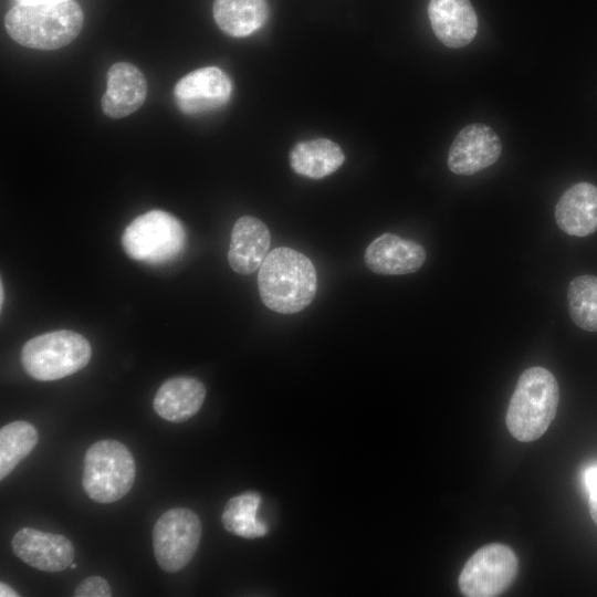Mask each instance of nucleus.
I'll use <instances>...</instances> for the list:
<instances>
[{
    "label": "nucleus",
    "instance_id": "5701e85b",
    "mask_svg": "<svg viewBox=\"0 0 597 597\" xmlns=\"http://www.w3.org/2000/svg\"><path fill=\"white\" fill-rule=\"evenodd\" d=\"M75 597H109L112 588L101 576H90L80 583L73 594Z\"/></svg>",
    "mask_w": 597,
    "mask_h": 597
},
{
    "label": "nucleus",
    "instance_id": "423d86ee",
    "mask_svg": "<svg viewBox=\"0 0 597 597\" xmlns=\"http://www.w3.org/2000/svg\"><path fill=\"white\" fill-rule=\"evenodd\" d=\"M121 242L129 258L153 265L165 264L182 252L186 231L171 213L150 210L125 228Z\"/></svg>",
    "mask_w": 597,
    "mask_h": 597
},
{
    "label": "nucleus",
    "instance_id": "20e7f679",
    "mask_svg": "<svg viewBox=\"0 0 597 597\" xmlns=\"http://www.w3.org/2000/svg\"><path fill=\"white\" fill-rule=\"evenodd\" d=\"M91 356V345L84 336L60 329L29 339L21 349V364L32 378L50 381L81 370Z\"/></svg>",
    "mask_w": 597,
    "mask_h": 597
},
{
    "label": "nucleus",
    "instance_id": "39448f33",
    "mask_svg": "<svg viewBox=\"0 0 597 597\" xmlns=\"http://www.w3.org/2000/svg\"><path fill=\"white\" fill-rule=\"evenodd\" d=\"M136 467L130 451L116 440L93 443L84 457L82 484L88 498L97 503H113L132 489Z\"/></svg>",
    "mask_w": 597,
    "mask_h": 597
},
{
    "label": "nucleus",
    "instance_id": "0eeeda50",
    "mask_svg": "<svg viewBox=\"0 0 597 597\" xmlns=\"http://www.w3.org/2000/svg\"><path fill=\"white\" fill-rule=\"evenodd\" d=\"M201 537L198 515L186 507L163 513L154 525L153 547L159 567L167 573L182 569L193 557Z\"/></svg>",
    "mask_w": 597,
    "mask_h": 597
},
{
    "label": "nucleus",
    "instance_id": "dca6fc26",
    "mask_svg": "<svg viewBox=\"0 0 597 597\" xmlns=\"http://www.w3.org/2000/svg\"><path fill=\"white\" fill-rule=\"evenodd\" d=\"M557 226L573 237H587L597 230V187L590 182L570 186L555 207Z\"/></svg>",
    "mask_w": 597,
    "mask_h": 597
},
{
    "label": "nucleus",
    "instance_id": "393cba45",
    "mask_svg": "<svg viewBox=\"0 0 597 597\" xmlns=\"http://www.w3.org/2000/svg\"><path fill=\"white\" fill-rule=\"evenodd\" d=\"M17 4H52L62 3L73 0H13Z\"/></svg>",
    "mask_w": 597,
    "mask_h": 597
},
{
    "label": "nucleus",
    "instance_id": "6e6552de",
    "mask_svg": "<svg viewBox=\"0 0 597 597\" xmlns=\"http://www.w3.org/2000/svg\"><path fill=\"white\" fill-rule=\"evenodd\" d=\"M517 557L506 545L493 543L478 549L463 566L459 587L468 597H494L514 582Z\"/></svg>",
    "mask_w": 597,
    "mask_h": 597
},
{
    "label": "nucleus",
    "instance_id": "a211bd4d",
    "mask_svg": "<svg viewBox=\"0 0 597 597\" xmlns=\"http://www.w3.org/2000/svg\"><path fill=\"white\" fill-rule=\"evenodd\" d=\"M212 11L220 30L233 38L254 33L269 18L266 0H214Z\"/></svg>",
    "mask_w": 597,
    "mask_h": 597
},
{
    "label": "nucleus",
    "instance_id": "7ed1b4c3",
    "mask_svg": "<svg viewBox=\"0 0 597 597\" xmlns=\"http://www.w3.org/2000/svg\"><path fill=\"white\" fill-rule=\"evenodd\" d=\"M559 399L554 375L543 367L522 373L506 411V427L519 441L537 440L554 420Z\"/></svg>",
    "mask_w": 597,
    "mask_h": 597
},
{
    "label": "nucleus",
    "instance_id": "4be33fe9",
    "mask_svg": "<svg viewBox=\"0 0 597 597\" xmlns=\"http://www.w3.org/2000/svg\"><path fill=\"white\" fill-rule=\"evenodd\" d=\"M567 303L570 318L579 328L597 332V276L586 274L570 281Z\"/></svg>",
    "mask_w": 597,
    "mask_h": 597
},
{
    "label": "nucleus",
    "instance_id": "f257e3e1",
    "mask_svg": "<svg viewBox=\"0 0 597 597\" xmlns=\"http://www.w3.org/2000/svg\"><path fill=\"white\" fill-rule=\"evenodd\" d=\"M258 287L268 308L280 314H294L315 297L316 270L305 254L287 247L275 248L259 269Z\"/></svg>",
    "mask_w": 597,
    "mask_h": 597
},
{
    "label": "nucleus",
    "instance_id": "4468645a",
    "mask_svg": "<svg viewBox=\"0 0 597 597\" xmlns=\"http://www.w3.org/2000/svg\"><path fill=\"white\" fill-rule=\"evenodd\" d=\"M428 17L434 35L448 48L468 45L476 35L478 17L469 0H430Z\"/></svg>",
    "mask_w": 597,
    "mask_h": 597
},
{
    "label": "nucleus",
    "instance_id": "2eb2a0df",
    "mask_svg": "<svg viewBox=\"0 0 597 597\" xmlns=\"http://www.w3.org/2000/svg\"><path fill=\"white\" fill-rule=\"evenodd\" d=\"M271 243L269 228L252 216L239 218L231 231L228 262L239 274H251L260 269Z\"/></svg>",
    "mask_w": 597,
    "mask_h": 597
},
{
    "label": "nucleus",
    "instance_id": "6ab92c4d",
    "mask_svg": "<svg viewBox=\"0 0 597 597\" xmlns=\"http://www.w3.org/2000/svg\"><path fill=\"white\" fill-rule=\"evenodd\" d=\"M345 156L338 144L316 138L297 143L290 153L292 169L304 177L321 179L335 172Z\"/></svg>",
    "mask_w": 597,
    "mask_h": 597
},
{
    "label": "nucleus",
    "instance_id": "f03ea898",
    "mask_svg": "<svg viewBox=\"0 0 597 597\" xmlns=\"http://www.w3.org/2000/svg\"><path fill=\"white\" fill-rule=\"evenodd\" d=\"M84 24L82 8L74 1L52 4H15L4 27L17 43L35 50H56L71 43Z\"/></svg>",
    "mask_w": 597,
    "mask_h": 597
},
{
    "label": "nucleus",
    "instance_id": "ddd939ff",
    "mask_svg": "<svg viewBox=\"0 0 597 597\" xmlns=\"http://www.w3.org/2000/svg\"><path fill=\"white\" fill-rule=\"evenodd\" d=\"M146 96L147 82L137 66L128 62H117L108 69L106 92L101 102L106 116H128L139 109Z\"/></svg>",
    "mask_w": 597,
    "mask_h": 597
},
{
    "label": "nucleus",
    "instance_id": "aec40b11",
    "mask_svg": "<svg viewBox=\"0 0 597 597\" xmlns=\"http://www.w3.org/2000/svg\"><path fill=\"white\" fill-rule=\"evenodd\" d=\"M261 496L248 491L231 498L222 512L221 521L224 528L243 538H258L268 533V526L256 517Z\"/></svg>",
    "mask_w": 597,
    "mask_h": 597
},
{
    "label": "nucleus",
    "instance_id": "412c9836",
    "mask_svg": "<svg viewBox=\"0 0 597 597\" xmlns=\"http://www.w3.org/2000/svg\"><path fill=\"white\" fill-rule=\"evenodd\" d=\"M39 434L33 425L13 421L0 429V479L7 478L31 453Z\"/></svg>",
    "mask_w": 597,
    "mask_h": 597
},
{
    "label": "nucleus",
    "instance_id": "cd10ccee",
    "mask_svg": "<svg viewBox=\"0 0 597 597\" xmlns=\"http://www.w3.org/2000/svg\"><path fill=\"white\" fill-rule=\"evenodd\" d=\"M70 567H71V568H75L76 565H75V564H71Z\"/></svg>",
    "mask_w": 597,
    "mask_h": 597
},
{
    "label": "nucleus",
    "instance_id": "f8f14e48",
    "mask_svg": "<svg viewBox=\"0 0 597 597\" xmlns=\"http://www.w3.org/2000/svg\"><path fill=\"white\" fill-rule=\"evenodd\" d=\"M426 260L423 247L394 233L376 238L365 250L367 268L377 274L401 275L418 271Z\"/></svg>",
    "mask_w": 597,
    "mask_h": 597
},
{
    "label": "nucleus",
    "instance_id": "b1692460",
    "mask_svg": "<svg viewBox=\"0 0 597 597\" xmlns=\"http://www.w3.org/2000/svg\"><path fill=\"white\" fill-rule=\"evenodd\" d=\"M584 481L589 495L597 498V467L589 468L585 472Z\"/></svg>",
    "mask_w": 597,
    "mask_h": 597
},
{
    "label": "nucleus",
    "instance_id": "9d476101",
    "mask_svg": "<svg viewBox=\"0 0 597 597\" xmlns=\"http://www.w3.org/2000/svg\"><path fill=\"white\" fill-rule=\"evenodd\" d=\"M502 153L498 134L481 123L463 127L448 153V167L455 175L469 176L493 165Z\"/></svg>",
    "mask_w": 597,
    "mask_h": 597
},
{
    "label": "nucleus",
    "instance_id": "f3484780",
    "mask_svg": "<svg viewBox=\"0 0 597 597\" xmlns=\"http://www.w3.org/2000/svg\"><path fill=\"white\" fill-rule=\"evenodd\" d=\"M206 398L205 385L193 378L179 376L167 379L157 390L155 411L171 422H182L193 417Z\"/></svg>",
    "mask_w": 597,
    "mask_h": 597
},
{
    "label": "nucleus",
    "instance_id": "bb28decb",
    "mask_svg": "<svg viewBox=\"0 0 597 597\" xmlns=\"http://www.w3.org/2000/svg\"><path fill=\"white\" fill-rule=\"evenodd\" d=\"M0 293H1L0 302H1V306H2V304H3V284H2V282H1Z\"/></svg>",
    "mask_w": 597,
    "mask_h": 597
},
{
    "label": "nucleus",
    "instance_id": "a878e982",
    "mask_svg": "<svg viewBox=\"0 0 597 597\" xmlns=\"http://www.w3.org/2000/svg\"><path fill=\"white\" fill-rule=\"evenodd\" d=\"M0 596L1 597H17L19 594L6 583H0Z\"/></svg>",
    "mask_w": 597,
    "mask_h": 597
},
{
    "label": "nucleus",
    "instance_id": "1a4fd4ad",
    "mask_svg": "<svg viewBox=\"0 0 597 597\" xmlns=\"http://www.w3.org/2000/svg\"><path fill=\"white\" fill-rule=\"evenodd\" d=\"M232 93L230 77L217 66L197 69L181 77L174 87L180 112L199 115L226 105Z\"/></svg>",
    "mask_w": 597,
    "mask_h": 597
},
{
    "label": "nucleus",
    "instance_id": "9b49d317",
    "mask_svg": "<svg viewBox=\"0 0 597 597\" xmlns=\"http://www.w3.org/2000/svg\"><path fill=\"white\" fill-rule=\"evenodd\" d=\"M11 546L22 562L48 573L65 569L72 564L75 555L72 542L65 536L31 527L18 531Z\"/></svg>",
    "mask_w": 597,
    "mask_h": 597
}]
</instances>
